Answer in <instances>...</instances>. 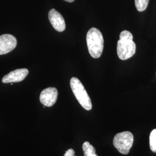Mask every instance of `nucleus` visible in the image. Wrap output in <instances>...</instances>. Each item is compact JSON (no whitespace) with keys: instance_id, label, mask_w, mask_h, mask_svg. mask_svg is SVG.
Masks as SVG:
<instances>
[{"instance_id":"f257e3e1","label":"nucleus","mask_w":156,"mask_h":156,"mask_svg":"<svg viewBox=\"0 0 156 156\" xmlns=\"http://www.w3.org/2000/svg\"><path fill=\"white\" fill-rule=\"evenodd\" d=\"M86 42L90 55L94 58H100L104 49V38L97 28H90L87 33Z\"/></svg>"},{"instance_id":"f03ea898","label":"nucleus","mask_w":156,"mask_h":156,"mask_svg":"<svg viewBox=\"0 0 156 156\" xmlns=\"http://www.w3.org/2000/svg\"><path fill=\"white\" fill-rule=\"evenodd\" d=\"M70 86L73 94L80 105L87 111L91 110L92 108L91 101L80 81L78 78L73 77L70 80Z\"/></svg>"},{"instance_id":"7ed1b4c3","label":"nucleus","mask_w":156,"mask_h":156,"mask_svg":"<svg viewBox=\"0 0 156 156\" xmlns=\"http://www.w3.org/2000/svg\"><path fill=\"white\" fill-rule=\"evenodd\" d=\"M134 142V136L129 131H124L116 134L113 140L114 146L123 154H127Z\"/></svg>"},{"instance_id":"20e7f679","label":"nucleus","mask_w":156,"mask_h":156,"mask_svg":"<svg viewBox=\"0 0 156 156\" xmlns=\"http://www.w3.org/2000/svg\"><path fill=\"white\" fill-rule=\"evenodd\" d=\"M135 51L136 45L133 41H118L117 53L120 60H126L131 58L135 55Z\"/></svg>"},{"instance_id":"39448f33","label":"nucleus","mask_w":156,"mask_h":156,"mask_svg":"<svg viewBox=\"0 0 156 156\" xmlns=\"http://www.w3.org/2000/svg\"><path fill=\"white\" fill-rule=\"evenodd\" d=\"M16 46V39L12 35L3 34L0 36V55L11 52Z\"/></svg>"},{"instance_id":"423d86ee","label":"nucleus","mask_w":156,"mask_h":156,"mask_svg":"<svg viewBox=\"0 0 156 156\" xmlns=\"http://www.w3.org/2000/svg\"><path fill=\"white\" fill-rule=\"evenodd\" d=\"M58 91L55 87H48L44 90L39 97L40 102L45 106L51 107L56 102Z\"/></svg>"},{"instance_id":"0eeeda50","label":"nucleus","mask_w":156,"mask_h":156,"mask_svg":"<svg viewBox=\"0 0 156 156\" xmlns=\"http://www.w3.org/2000/svg\"><path fill=\"white\" fill-rule=\"evenodd\" d=\"M48 17L51 24L57 31L62 32L65 30L66 26L64 19L56 9H51L49 12Z\"/></svg>"},{"instance_id":"6e6552de","label":"nucleus","mask_w":156,"mask_h":156,"mask_svg":"<svg viewBox=\"0 0 156 156\" xmlns=\"http://www.w3.org/2000/svg\"><path fill=\"white\" fill-rule=\"evenodd\" d=\"M28 70L26 68L17 69L5 75L2 79L4 83L20 82L23 81L28 75Z\"/></svg>"},{"instance_id":"1a4fd4ad","label":"nucleus","mask_w":156,"mask_h":156,"mask_svg":"<svg viewBox=\"0 0 156 156\" xmlns=\"http://www.w3.org/2000/svg\"><path fill=\"white\" fill-rule=\"evenodd\" d=\"M82 149L83 151L84 156H98L95 153V149L94 146L91 145L89 142H84Z\"/></svg>"},{"instance_id":"9d476101","label":"nucleus","mask_w":156,"mask_h":156,"mask_svg":"<svg viewBox=\"0 0 156 156\" xmlns=\"http://www.w3.org/2000/svg\"><path fill=\"white\" fill-rule=\"evenodd\" d=\"M149 0H135V4L136 9L139 12L146 10L149 4Z\"/></svg>"},{"instance_id":"9b49d317","label":"nucleus","mask_w":156,"mask_h":156,"mask_svg":"<svg viewBox=\"0 0 156 156\" xmlns=\"http://www.w3.org/2000/svg\"><path fill=\"white\" fill-rule=\"evenodd\" d=\"M149 144L151 151L156 153V129L151 132L149 138Z\"/></svg>"},{"instance_id":"f8f14e48","label":"nucleus","mask_w":156,"mask_h":156,"mask_svg":"<svg viewBox=\"0 0 156 156\" xmlns=\"http://www.w3.org/2000/svg\"><path fill=\"white\" fill-rule=\"evenodd\" d=\"M133 35L129 31L124 30L120 34V40L123 41H133Z\"/></svg>"},{"instance_id":"ddd939ff","label":"nucleus","mask_w":156,"mask_h":156,"mask_svg":"<svg viewBox=\"0 0 156 156\" xmlns=\"http://www.w3.org/2000/svg\"><path fill=\"white\" fill-rule=\"evenodd\" d=\"M75 151L73 149H69L66 152L64 156H75Z\"/></svg>"},{"instance_id":"4468645a","label":"nucleus","mask_w":156,"mask_h":156,"mask_svg":"<svg viewBox=\"0 0 156 156\" xmlns=\"http://www.w3.org/2000/svg\"><path fill=\"white\" fill-rule=\"evenodd\" d=\"M64 1H67V2H73L75 0H64Z\"/></svg>"}]
</instances>
